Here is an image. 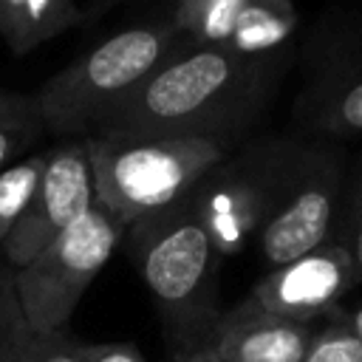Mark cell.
I'll return each instance as SVG.
<instances>
[{"label": "cell", "mask_w": 362, "mask_h": 362, "mask_svg": "<svg viewBox=\"0 0 362 362\" xmlns=\"http://www.w3.org/2000/svg\"><path fill=\"white\" fill-rule=\"evenodd\" d=\"M356 283L359 272L351 252L342 240H328L320 249L263 274L243 305L297 322H317L331 314Z\"/></svg>", "instance_id": "obj_9"}, {"label": "cell", "mask_w": 362, "mask_h": 362, "mask_svg": "<svg viewBox=\"0 0 362 362\" xmlns=\"http://www.w3.org/2000/svg\"><path fill=\"white\" fill-rule=\"evenodd\" d=\"M272 150L274 141L257 144L240 156H223L184 195L221 257L240 255L263 229L269 212Z\"/></svg>", "instance_id": "obj_7"}, {"label": "cell", "mask_w": 362, "mask_h": 362, "mask_svg": "<svg viewBox=\"0 0 362 362\" xmlns=\"http://www.w3.org/2000/svg\"><path fill=\"white\" fill-rule=\"evenodd\" d=\"M122 238L124 223L96 201L31 263L14 269L17 297L34 334L65 331L82 294L110 260Z\"/></svg>", "instance_id": "obj_6"}, {"label": "cell", "mask_w": 362, "mask_h": 362, "mask_svg": "<svg viewBox=\"0 0 362 362\" xmlns=\"http://www.w3.org/2000/svg\"><path fill=\"white\" fill-rule=\"evenodd\" d=\"M42 127L45 124L37 107L17 113V116H0V170L25 158V150L40 139Z\"/></svg>", "instance_id": "obj_17"}, {"label": "cell", "mask_w": 362, "mask_h": 362, "mask_svg": "<svg viewBox=\"0 0 362 362\" xmlns=\"http://www.w3.org/2000/svg\"><path fill=\"white\" fill-rule=\"evenodd\" d=\"M303 362H362V339L351 325V314L334 308L325 325L317 328Z\"/></svg>", "instance_id": "obj_15"}, {"label": "cell", "mask_w": 362, "mask_h": 362, "mask_svg": "<svg viewBox=\"0 0 362 362\" xmlns=\"http://www.w3.org/2000/svg\"><path fill=\"white\" fill-rule=\"evenodd\" d=\"M351 325H354V331H356V337L362 339V305H359L356 311H351Z\"/></svg>", "instance_id": "obj_24"}, {"label": "cell", "mask_w": 362, "mask_h": 362, "mask_svg": "<svg viewBox=\"0 0 362 362\" xmlns=\"http://www.w3.org/2000/svg\"><path fill=\"white\" fill-rule=\"evenodd\" d=\"M342 243H345V249L351 252L354 266H356V272H359V277H362V215L356 218V223H354L348 240H342Z\"/></svg>", "instance_id": "obj_21"}, {"label": "cell", "mask_w": 362, "mask_h": 362, "mask_svg": "<svg viewBox=\"0 0 362 362\" xmlns=\"http://www.w3.org/2000/svg\"><path fill=\"white\" fill-rule=\"evenodd\" d=\"M34 107H37L34 96H20V93L0 90V116H17V113H25V110H34Z\"/></svg>", "instance_id": "obj_20"}, {"label": "cell", "mask_w": 362, "mask_h": 362, "mask_svg": "<svg viewBox=\"0 0 362 362\" xmlns=\"http://www.w3.org/2000/svg\"><path fill=\"white\" fill-rule=\"evenodd\" d=\"M93 204H96V187H93V170L85 139L51 150L31 204L25 206L23 218L0 246L6 263L11 269H23L25 263H31Z\"/></svg>", "instance_id": "obj_8"}, {"label": "cell", "mask_w": 362, "mask_h": 362, "mask_svg": "<svg viewBox=\"0 0 362 362\" xmlns=\"http://www.w3.org/2000/svg\"><path fill=\"white\" fill-rule=\"evenodd\" d=\"M303 122L328 136L362 133V62L334 68L314 85L300 110Z\"/></svg>", "instance_id": "obj_12"}, {"label": "cell", "mask_w": 362, "mask_h": 362, "mask_svg": "<svg viewBox=\"0 0 362 362\" xmlns=\"http://www.w3.org/2000/svg\"><path fill=\"white\" fill-rule=\"evenodd\" d=\"M14 362H82L76 351V337L68 331H51V334H28Z\"/></svg>", "instance_id": "obj_18"}, {"label": "cell", "mask_w": 362, "mask_h": 362, "mask_svg": "<svg viewBox=\"0 0 362 362\" xmlns=\"http://www.w3.org/2000/svg\"><path fill=\"white\" fill-rule=\"evenodd\" d=\"M124 243L178 359L209 348L223 317L218 308V269L223 257L187 201L181 198L130 223Z\"/></svg>", "instance_id": "obj_2"}, {"label": "cell", "mask_w": 362, "mask_h": 362, "mask_svg": "<svg viewBox=\"0 0 362 362\" xmlns=\"http://www.w3.org/2000/svg\"><path fill=\"white\" fill-rule=\"evenodd\" d=\"M127 0H88V8H85V20H99L102 14H107L110 8L122 6Z\"/></svg>", "instance_id": "obj_22"}, {"label": "cell", "mask_w": 362, "mask_h": 362, "mask_svg": "<svg viewBox=\"0 0 362 362\" xmlns=\"http://www.w3.org/2000/svg\"><path fill=\"white\" fill-rule=\"evenodd\" d=\"M342 158L325 144L274 141L269 173V212L260 229L263 260L277 269L322 243L337 212Z\"/></svg>", "instance_id": "obj_5"}, {"label": "cell", "mask_w": 362, "mask_h": 362, "mask_svg": "<svg viewBox=\"0 0 362 362\" xmlns=\"http://www.w3.org/2000/svg\"><path fill=\"white\" fill-rule=\"evenodd\" d=\"M317 322H297L246 308L243 303L221 317L209 351L223 362H303Z\"/></svg>", "instance_id": "obj_11"}, {"label": "cell", "mask_w": 362, "mask_h": 362, "mask_svg": "<svg viewBox=\"0 0 362 362\" xmlns=\"http://www.w3.org/2000/svg\"><path fill=\"white\" fill-rule=\"evenodd\" d=\"M79 23H85V11L76 0H0V37L17 57Z\"/></svg>", "instance_id": "obj_13"}, {"label": "cell", "mask_w": 362, "mask_h": 362, "mask_svg": "<svg viewBox=\"0 0 362 362\" xmlns=\"http://www.w3.org/2000/svg\"><path fill=\"white\" fill-rule=\"evenodd\" d=\"M170 23L195 42L274 57L297 28L291 0H175Z\"/></svg>", "instance_id": "obj_10"}, {"label": "cell", "mask_w": 362, "mask_h": 362, "mask_svg": "<svg viewBox=\"0 0 362 362\" xmlns=\"http://www.w3.org/2000/svg\"><path fill=\"white\" fill-rule=\"evenodd\" d=\"M178 362H223V359H218L209 348H204V351H198V354H189V356H184V359H178Z\"/></svg>", "instance_id": "obj_23"}, {"label": "cell", "mask_w": 362, "mask_h": 362, "mask_svg": "<svg viewBox=\"0 0 362 362\" xmlns=\"http://www.w3.org/2000/svg\"><path fill=\"white\" fill-rule=\"evenodd\" d=\"M48 153H31V156L14 161L11 167L0 170V246L6 243V238L23 218L25 206L31 204L37 184L45 173Z\"/></svg>", "instance_id": "obj_14"}, {"label": "cell", "mask_w": 362, "mask_h": 362, "mask_svg": "<svg viewBox=\"0 0 362 362\" xmlns=\"http://www.w3.org/2000/svg\"><path fill=\"white\" fill-rule=\"evenodd\" d=\"M82 362H147L133 342H85L76 339Z\"/></svg>", "instance_id": "obj_19"}, {"label": "cell", "mask_w": 362, "mask_h": 362, "mask_svg": "<svg viewBox=\"0 0 362 362\" xmlns=\"http://www.w3.org/2000/svg\"><path fill=\"white\" fill-rule=\"evenodd\" d=\"M272 68V57H246L181 37L93 133L192 136L229 144L266 102Z\"/></svg>", "instance_id": "obj_1"}, {"label": "cell", "mask_w": 362, "mask_h": 362, "mask_svg": "<svg viewBox=\"0 0 362 362\" xmlns=\"http://www.w3.org/2000/svg\"><path fill=\"white\" fill-rule=\"evenodd\" d=\"M181 37L170 20H161L130 25L102 40L34 93L42 124L62 136L96 130L107 113L164 62Z\"/></svg>", "instance_id": "obj_4"}, {"label": "cell", "mask_w": 362, "mask_h": 362, "mask_svg": "<svg viewBox=\"0 0 362 362\" xmlns=\"http://www.w3.org/2000/svg\"><path fill=\"white\" fill-rule=\"evenodd\" d=\"M31 334L14 283V269L0 252V362H14L25 337Z\"/></svg>", "instance_id": "obj_16"}, {"label": "cell", "mask_w": 362, "mask_h": 362, "mask_svg": "<svg viewBox=\"0 0 362 362\" xmlns=\"http://www.w3.org/2000/svg\"><path fill=\"white\" fill-rule=\"evenodd\" d=\"M96 201L124 223H136L175 201L209 173L226 144L192 136H133L90 133L85 139Z\"/></svg>", "instance_id": "obj_3"}]
</instances>
